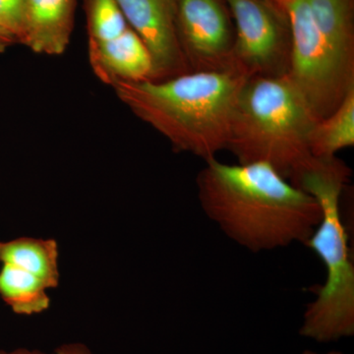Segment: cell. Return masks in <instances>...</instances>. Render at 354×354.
Segmentation results:
<instances>
[{
	"mask_svg": "<svg viewBox=\"0 0 354 354\" xmlns=\"http://www.w3.org/2000/svg\"><path fill=\"white\" fill-rule=\"evenodd\" d=\"M0 270V297L14 313L34 315L50 307L46 286L31 272L11 264L2 263Z\"/></svg>",
	"mask_w": 354,
	"mask_h": 354,
	"instance_id": "5bb4252c",
	"label": "cell"
},
{
	"mask_svg": "<svg viewBox=\"0 0 354 354\" xmlns=\"http://www.w3.org/2000/svg\"><path fill=\"white\" fill-rule=\"evenodd\" d=\"M88 55L95 75L109 85L153 80L152 57L130 27L113 41L88 46Z\"/></svg>",
	"mask_w": 354,
	"mask_h": 354,
	"instance_id": "30bf717a",
	"label": "cell"
},
{
	"mask_svg": "<svg viewBox=\"0 0 354 354\" xmlns=\"http://www.w3.org/2000/svg\"><path fill=\"white\" fill-rule=\"evenodd\" d=\"M278 1H279V3H281V0H278Z\"/></svg>",
	"mask_w": 354,
	"mask_h": 354,
	"instance_id": "7402d4cb",
	"label": "cell"
},
{
	"mask_svg": "<svg viewBox=\"0 0 354 354\" xmlns=\"http://www.w3.org/2000/svg\"><path fill=\"white\" fill-rule=\"evenodd\" d=\"M248 79L239 70L227 69L111 86L118 99L169 140L176 152L206 162L227 150L237 99Z\"/></svg>",
	"mask_w": 354,
	"mask_h": 354,
	"instance_id": "7a4b0ae2",
	"label": "cell"
},
{
	"mask_svg": "<svg viewBox=\"0 0 354 354\" xmlns=\"http://www.w3.org/2000/svg\"><path fill=\"white\" fill-rule=\"evenodd\" d=\"M24 0H0V39L7 44L22 41Z\"/></svg>",
	"mask_w": 354,
	"mask_h": 354,
	"instance_id": "2e32d148",
	"label": "cell"
},
{
	"mask_svg": "<svg viewBox=\"0 0 354 354\" xmlns=\"http://www.w3.org/2000/svg\"><path fill=\"white\" fill-rule=\"evenodd\" d=\"M55 354H94L88 346L80 342H71L58 346L55 349Z\"/></svg>",
	"mask_w": 354,
	"mask_h": 354,
	"instance_id": "e0dca14e",
	"label": "cell"
},
{
	"mask_svg": "<svg viewBox=\"0 0 354 354\" xmlns=\"http://www.w3.org/2000/svg\"><path fill=\"white\" fill-rule=\"evenodd\" d=\"M76 0H24L22 41L34 53L59 55L74 26Z\"/></svg>",
	"mask_w": 354,
	"mask_h": 354,
	"instance_id": "9c48e42d",
	"label": "cell"
},
{
	"mask_svg": "<svg viewBox=\"0 0 354 354\" xmlns=\"http://www.w3.org/2000/svg\"><path fill=\"white\" fill-rule=\"evenodd\" d=\"M351 169L337 157L317 158L291 181L315 198L321 220L305 245L317 254L326 279L305 310L299 333L317 342H337L354 335V266L342 221L341 197Z\"/></svg>",
	"mask_w": 354,
	"mask_h": 354,
	"instance_id": "3957f363",
	"label": "cell"
},
{
	"mask_svg": "<svg viewBox=\"0 0 354 354\" xmlns=\"http://www.w3.org/2000/svg\"><path fill=\"white\" fill-rule=\"evenodd\" d=\"M197 177L204 213L251 252L305 243L321 220L315 198L263 162L206 160Z\"/></svg>",
	"mask_w": 354,
	"mask_h": 354,
	"instance_id": "6da1fadb",
	"label": "cell"
},
{
	"mask_svg": "<svg viewBox=\"0 0 354 354\" xmlns=\"http://www.w3.org/2000/svg\"><path fill=\"white\" fill-rule=\"evenodd\" d=\"M86 4L88 46L113 41L129 28L116 0H86Z\"/></svg>",
	"mask_w": 354,
	"mask_h": 354,
	"instance_id": "9a60e30c",
	"label": "cell"
},
{
	"mask_svg": "<svg viewBox=\"0 0 354 354\" xmlns=\"http://www.w3.org/2000/svg\"><path fill=\"white\" fill-rule=\"evenodd\" d=\"M235 24L234 67L254 77L285 76L290 69L291 38L286 11L269 0H225Z\"/></svg>",
	"mask_w": 354,
	"mask_h": 354,
	"instance_id": "8992f818",
	"label": "cell"
},
{
	"mask_svg": "<svg viewBox=\"0 0 354 354\" xmlns=\"http://www.w3.org/2000/svg\"><path fill=\"white\" fill-rule=\"evenodd\" d=\"M317 28L342 62L354 68L353 0H308Z\"/></svg>",
	"mask_w": 354,
	"mask_h": 354,
	"instance_id": "8fae6325",
	"label": "cell"
},
{
	"mask_svg": "<svg viewBox=\"0 0 354 354\" xmlns=\"http://www.w3.org/2000/svg\"><path fill=\"white\" fill-rule=\"evenodd\" d=\"M301 354H344V353H339V351H330V353H315V351H305Z\"/></svg>",
	"mask_w": 354,
	"mask_h": 354,
	"instance_id": "d6986e66",
	"label": "cell"
},
{
	"mask_svg": "<svg viewBox=\"0 0 354 354\" xmlns=\"http://www.w3.org/2000/svg\"><path fill=\"white\" fill-rule=\"evenodd\" d=\"M7 46H7V44L4 43L1 39H0V53H3V51L6 50Z\"/></svg>",
	"mask_w": 354,
	"mask_h": 354,
	"instance_id": "ffe728a7",
	"label": "cell"
},
{
	"mask_svg": "<svg viewBox=\"0 0 354 354\" xmlns=\"http://www.w3.org/2000/svg\"><path fill=\"white\" fill-rule=\"evenodd\" d=\"M0 261L31 272L48 288L59 283L58 245L53 239L20 237L3 243Z\"/></svg>",
	"mask_w": 354,
	"mask_h": 354,
	"instance_id": "7c38bea8",
	"label": "cell"
},
{
	"mask_svg": "<svg viewBox=\"0 0 354 354\" xmlns=\"http://www.w3.org/2000/svg\"><path fill=\"white\" fill-rule=\"evenodd\" d=\"M176 30L190 71L235 69L234 32L223 0H177Z\"/></svg>",
	"mask_w": 354,
	"mask_h": 354,
	"instance_id": "52a82bcc",
	"label": "cell"
},
{
	"mask_svg": "<svg viewBox=\"0 0 354 354\" xmlns=\"http://www.w3.org/2000/svg\"><path fill=\"white\" fill-rule=\"evenodd\" d=\"M0 354H50L44 353V351H39V349H29L25 348H19L13 349V351H1ZM55 354V353H53Z\"/></svg>",
	"mask_w": 354,
	"mask_h": 354,
	"instance_id": "ac0fdd59",
	"label": "cell"
},
{
	"mask_svg": "<svg viewBox=\"0 0 354 354\" xmlns=\"http://www.w3.org/2000/svg\"><path fill=\"white\" fill-rule=\"evenodd\" d=\"M290 23L288 75L319 120L327 118L351 88L354 68L342 62L319 31L308 0H281Z\"/></svg>",
	"mask_w": 354,
	"mask_h": 354,
	"instance_id": "5b68a950",
	"label": "cell"
},
{
	"mask_svg": "<svg viewBox=\"0 0 354 354\" xmlns=\"http://www.w3.org/2000/svg\"><path fill=\"white\" fill-rule=\"evenodd\" d=\"M318 120L288 75L249 78L237 99L227 150L239 164L269 165L291 183L315 160L310 136Z\"/></svg>",
	"mask_w": 354,
	"mask_h": 354,
	"instance_id": "277c9868",
	"label": "cell"
},
{
	"mask_svg": "<svg viewBox=\"0 0 354 354\" xmlns=\"http://www.w3.org/2000/svg\"><path fill=\"white\" fill-rule=\"evenodd\" d=\"M354 145V88L327 118L317 121L310 136V149L317 158H332Z\"/></svg>",
	"mask_w": 354,
	"mask_h": 354,
	"instance_id": "4fadbf2b",
	"label": "cell"
},
{
	"mask_svg": "<svg viewBox=\"0 0 354 354\" xmlns=\"http://www.w3.org/2000/svg\"><path fill=\"white\" fill-rule=\"evenodd\" d=\"M127 24L138 35L153 60L152 81L189 72L176 30L177 0H116Z\"/></svg>",
	"mask_w": 354,
	"mask_h": 354,
	"instance_id": "ba28073f",
	"label": "cell"
},
{
	"mask_svg": "<svg viewBox=\"0 0 354 354\" xmlns=\"http://www.w3.org/2000/svg\"><path fill=\"white\" fill-rule=\"evenodd\" d=\"M2 244L3 243H1V242H0V254H1Z\"/></svg>",
	"mask_w": 354,
	"mask_h": 354,
	"instance_id": "44dd1931",
	"label": "cell"
}]
</instances>
